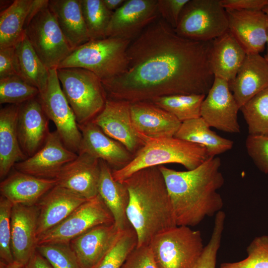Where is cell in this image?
Wrapping results in <instances>:
<instances>
[{"instance_id": "cell-1", "label": "cell", "mask_w": 268, "mask_h": 268, "mask_svg": "<svg viewBox=\"0 0 268 268\" xmlns=\"http://www.w3.org/2000/svg\"><path fill=\"white\" fill-rule=\"evenodd\" d=\"M211 47L212 41L178 35L159 17L131 41L126 70L102 80L107 98L133 103L175 94L206 95L215 78Z\"/></svg>"}, {"instance_id": "cell-2", "label": "cell", "mask_w": 268, "mask_h": 268, "mask_svg": "<svg viewBox=\"0 0 268 268\" xmlns=\"http://www.w3.org/2000/svg\"><path fill=\"white\" fill-rule=\"evenodd\" d=\"M220 159L209 158L196 168L179 171L159 166L163 176L177 226H195L222 210L217 190L224 184Z\"/></svg>"}, {"instance_id": "cell-3", "label": "cell", "mask_w": 268, "mask_h": 268, "mask_svg": "<svg viewBox=\"0 0 268 268\" xmlns=\"http://www.w3.org/2000/svg\"><path fill=\"white\" fill-rule=\"evenodd\" d=\"M130 195L127 215L137 237V247L177 225L165 182L158 166L139 170L125 180Z\"/></svg>"}, {"instance_id": "cell-4", "label": "cell", "mask_w": 268, "mask_h": 268, "mask_svg": "<svg viewBox=\"0 0 268 268\" xmlns=\"http://www.w3.org/2000/svg\"><path fill=\"white\" fill-rule=\"evenodd\" d=\"M143 140L144 144L127 165L112 170L115 181L123 182L139 170L168 163L180 164L191 170L210 158L204 146L175 136Z\"/></svg>"}, {"instance_id": "cell-5", "label": "cell", "mask_w": 268, "mask_h": 268, "mask_svg": "<svg viewBox=\"0 0 268 268\" xmlns=\"http://www.w3.org/2000/svg\"><path fill=\"white\" fill-rule=\"evenodd\" d=\"M131 42L115 37L90 40L73 51L58 68H83L102 80L115 77L127 68V50Z\"/></svg>"}, {"instance_id": "cell-6", "label": "cell", "mask_w": 268, "mask_h": 268, "mask_svg": "<svg viewBox=\"0 0 268 268\" xmlns=\"http://www.w3.org/2000/svg\"><path fill=\"white\" fill-rule=\"evenodd\" d=\"M57 70L78 125L92 121L102 110L107 100L102 80L83 68H59Z\"/></svg>"}, {"instance_id": "cell-7", "label": "cell", "mask_w": 268, "mask_h": 268, "mask_svg": "<svg viewBox=\"0 0 268 268\" xmlns=\"http://www.w3.org/2000/svg\"><path fill=\"white\" fill-rule=\"evenodd\" d=\"M149 245L159 268H194L204 248L200 231L186 226L157 235Z\"/></svg>"}, {"instance_id": "cell-8", "label": "cell", "mask_w": 268, "mask_h": 268, "mask_svg": "<svg viewBox=\"0 0 268 268\" xmlns=\"http://www.w3.org/2000/svg\"><path fill=\"white\" fill-rule=\"evenodd\" d=\"M174 30L190 40L212 41L228 30L226 9L220 0H189Z\"/></svg>"}, {"instance_id": "cell-9", "label": "cell", "mask_w": 268, "mask_h": 268, "mask_svg": "<svg viewBox=\"0 0 268 268\" xmlns=\"http://www.w3.org/2000/svg\"><path fill=\"white\" fill-rule=\"evenodd\" d=\"M33 49L49 69L58 68L72 52L48 5L41 9L24 29Z\"/></svg>"}, {"instance_id": "cell-10", "label": "cell", "mask_w": 268, "mask_h": 268, "mask_svg": "<svg viewBox=\"0 0 268 268\" xmlns=\"http://www.w3.org/2000/svg\"><path fill=\"white\" fill-rule=\"evenodd\" d=\"M57 68L49 69L48 84L39 94L43 108L65 146L78 154L82 134L74 112L62 90L57 75Z\"/></svg>"}, {"instance_id": "cell-11", "label": "cell", "mask_w": 268, "mask_h": 268, "mask_svg": "<svg viewBox=\"0 0 268 268\" xmlns=\"http://www.w3.org/2000/svg\"><path fill=\"white\" fill-rule=\"evenodd\" d=\"M113 223L114 220L111 213L98 195L87 200L63 221L40 236L38 245L69 243L94 227Z\"/></svg>"}, {"instance_id": "cell-12", "label": "cell", "mask_w": 268, "mask_h": 268, "mask_svg": "<svg viewBox=\"0 0 268 268\" xmlns=\"http://www.w3.org/2000/svg\"><path fill=\"white\" fill-rule=\"evenodd\" d=\"M239 110L240 108L230 89L229 82L215 77L201 104V117L210 127L229 133H239Z\"/></svg>"}, {"instance_id": "cell-13", "label": "cell", "mask_w": 268, "mask_h": 268, "mask_svg": "<svg viewBox=\"0 0 268 268\" xmlns=\"http://www.w3.org/2000/svg\"><path fill=\"white\" fill-rule=\"evenodd\" d=\"M157 0H126L112 15L106 37L133 41L159 18Z\"/></svg>"}, {"instance_id": "cell-14", "label": "cell", "mask_w": 268, "mask_h": 268, "mask_svg": "<svg viewBox=\"0 0 268 268\" xmlns=\"http://www.w3.org/2000/svg\"><path fill=\"white\" fill-rule=\"evenodd\" d=\"M130 106V102L107 98L102 110L92 121L134 155L145 142L134 127Z\"/></svg>"}, {"instance_id": "cell-15", "label": "cell", "mask_w": 268, "mask_h": 268, "mask_svg": "<svg viewBox=\"0 0 268 268\" xmlns=\"http://www.w3.org/2000/svg\"><path fill=\"white\" fill-rule=\"evenodd\" d=\"M77 154L65 146L55 131L50 132L41 149L31 157L16 163L13 168L36 177L56 179L62 168Z\"/></svg>"}, {"instance_id": "cell-16", "label": "cell", "mask_w": 268, "mask_h": 268, "mask_svg": "<svg viewBox=\"0 0 268 268\" xmlns=\"http://www.w3.org/2000/svg\"><path fill=\"white\" fill-rule=\"evenodd\" d=\"M228 30L247 55L260 54L268 39V16L263 10L226 9Z\"/></svg>"}, {"instance_id": "cell-17", "label": "cell", "mask_w": 268, "mask_h": 268, "mask_svg": "<svg viewBox=\"0 0 268 268\" xmlns=\"http://www.w3.org/2000/svg\"><path fill=\"white\" fill-rule=\"evenodd\" d=\"M39 210L37 205H13L11 248L14 262L25 266L37 250Z\"/></svg>"}, {"instance_id": "cell-18", "label": "cell", "mask_w": 268, "mask_h": 268, "mask_svg": "<svg viewBox=\"0 0 268 268\" xmlns=\"http://www.w3.org/2000/svg\"><path fill=\"white\" fill-rule=\"evenodd\" d=\"M49 121L39 95L19 105L17 134L21 149L27 157L34 155L45 144L50 133Z\"/></svg>"}, {"instance_id": "cell-19", "label": "cell", "mask_w": 268, "mask_h": 268, "mask_svg": "<svg viewBox=\"0 0 268 268\" xmlns=\"http://www.w3.org/2000/svg\"><path fill=\"white\" fill-rule=\"evenodd\" d=\"M100 160L83 152L66 164L56 178L57 185L87 200L98 195Z\"/></svg>"}, {"instance_id": "cell-20", "label": "cell", "mask_w": 268, "mask_h": 268, "mask_svg": "<svg viewBox=\"0 0 268 268\" xmlns=\"http://www.w3.org/2000/svg\"><path fill=\"white\" fill-rule=\"evenodd\" d=\"M78 125L82 134L79 152H86L105 161L113 170L124 167L133 159L134 155L92 121Z\"/></svg>"}, {"instance_id": "cell-21", "label": "cell", "mask_w": 268, "mask_h": 268, "mask_svg": "<svg viewBox=\"0 0 268 268\" xmlns=\"http://www.w3.org/2000/svg\"><path fill=\"white\" fill-rule=\"evenodd\" d=\"M122 231L114 223L94 227L69 245L82 268H96L111 250Z\"/></svg>"}, {"instance_id": "cell-22", "label": "cell", "mask_w": 268, "mask_h": 268, "mask_svg": "<svg viewBox=\"0 0 268 268\" xmlns=\"http://www.w3.org/2000/svg\"><path fill=\"white\" fill-rule=\"evenodd\" d=\"M130 110L134 127L143 139L174 136L182 123L150 101L131 103Z\"/></svg>"}, {"instance_id": "cell-23", "label": "cell", "mask_w": 268, "mask_h": 268, "mask_svg": "<svg viewBox=\"0 0 268 268\" xmlns=\"http://www.w3.org/2000/svg\"><path fill=\"white\" fill-rule=\"evenodd\" d=\"M87 200L56 185L36 204L38 208V238L59 224Z\"/></svg>"}, {"instance_id": "cell-24", "label": "cell", "mask_w": 268, "mask_h": 268, "mask_svg": "<svg viewBox=\"0 0 268 268\" xmlns=\"http://www.w3.org/2000/svg\"><path fill=\"white\" fill-rule=\"evenodd\" d=\"M229 87L240 109L268 87V63L260 54L247 55Z\"/></svg>"}, {"instance_id": "cell-25", "label": "cell", "mask_w": 268, "mask_h": 268, "mask_svg": "<svg viewBox=\"0 0 268 268\" xmlns=\"http://www.w3.org/2000/svg\"><path fill=\"white\" fill-rule=\"evenodd\" d=\"M57 185L55 179L36 177L15 170L0 184L1 195L13 205H36Z\"/></svg>"}, {"instance_id": "cell-26", "label": "cell", "mask_w": 268, "mask_h": 268, "mask_svg": "<svg viewBox=\"0 0 268 268\" xmlns=\"http://www.w3.org/2000/svg\"><path fill=\"white\" fill-rule=\"evenodd\" d=\"M48 7L73 51L90 40L79 0H49Z\"/></svg>"}, {"instance_id": "cell-27", "label": "cell", "mask_w": 268, "mask_h": 268, "mask_svg": "<svg viewBox=\"0 0 268 268\" xmlns=\"http://www.w3.org/2000/svg\"><path fill=\"white\" fill-rule=\"evenodd\" d=\"M19 105L7 104L0 110V177L4 178L14 165L27 157L19 142L17 122Z\"/></svg>"}, {"instance_id": "cell-28", "label": "cell", "mask_w": 268, "mask_h": 268, "mask_svg": "<svg viewBox=\"0 0 268 268\" xmlns=\"http://www.w3.org/2000/svg\"><path fill=\"white\" fill-rule=\"evenodd\" d=\"M247 54L228 30L212 41L210 66L215 77L229 82L236 77Z\"/></svg>"}, {"instance_id": "cell-29", "label": "cell", "mask_w": 268, "mask_h": 268, "mask_svg": "<svg viewBox=\"0 0 268 268\" xmlns=\"http://www.w3.org/2000/svg\"><path fill=\"white\" fill-rule=\"evenodd\" d=\"M100 163L98 195L111 213L116 227L120 231L125 230L131 227L127 215L129 191L124 183L114 180L112 170L106 162L100 160Z\"/></svg>"}, {"instance_id": "cell-30", "label": "cell", "mask_w": 268, "mask_h": 268, "mask_svg": "<svg viewBox=\"0 0 268 268\" xmlns=\"http://www.w3.org/2000/svg\"><path fill=\"white\" fill-rule=\"evenodd\" d=\"M15 67L17 75L36 87L40 93L45 90L49 69L42 62L25 34L15 46Z\"/></svg>"}, {"instance_id": "cell-31", "label": "cell", "mask_w": 268, "mask_h": 268, "mask_svg": "<svg viewBox=\"0 0 268 268\" xmlns=\"http://www.w3.org/2000/svg\"><path fill=\"white\" fill-rule=\"evenodd\" d=\"M210 128L201 117H199L182 122L174 136L204 146L209 157L231 149L234 141L219 136Z\"/></svg>"}, {"instance_id": "cell-32", "label": "cell", "mask_w": 268, "mask_h": 268, "mask_svg": "<svg viewBox=\"0 0 268 268\" xmlns=\"http://www.w3.org/2000/svg\"><path fill=\"white\" fill-rule=\"evenodd\" d=\"M34 0H15L0 14V48L14 47L22 38Z\"/></svg>"}, {"instance_id": "cell-33", "label": "cell", "mask_w": 268, "mask_h": 268, "mask_svg": "<svg viewBox=\"0 0 268 268\" xmlns=\"http://www.w3.org/2000/svg\"><path fill=\"white\" fill-rule=\"evenodd\" d=\"M205 96L195 94H175L160 97L150 102L183 122L201 117V106Z\"/></svg>"}, {"instance_id": "cell-34", "label": "cell", "mask_w": 268, "mask_h": 268, "mask_svg": "<svg viewBox=\"0 0 268 268\" xmlns=\"http://www.w3.org/2000/svg\"><path fill=\"white\" fill-rule=\"evenodd\" d=\"M248 125L249 135L268 136V87L240 109Z\"/></svg>"}, {"instance_id": "cell-35", "label": "cell", "mask_w": 268, "mask_h": 268, "mask_svg": "<svg viewBox=\"0 0 268 268\" xmlns=\"http://www.w3.org/2000/svg\"><path fill=\"white\" fill-rule=\"evenodd\" d=\"M90 40L106 38V32L113 12L105 6L102 0H79Z\"/></svg>"}, {"instance_id": "cell-36", "label": "cell", "mask_w": 268, "mask_h": 268, "mask_svg": "<svg viewBox=\"0 0 268 268\" xmlns=\"http://www.w3.org/2000/svg\"><path fill=\"white\" fill-rule=\"evenodd\" d=\"M39 90L17 75L0 79V104L20 105L37 97Z\"/></svg>"}, {"instance_id": "cell-37", "label": "cell", "mask_w": 268, "mask_h": 268, "mask_svg": "<svg viewBox=\"0 0 268 268\" xmlns=\"http://www.w3.org/2000/svg\"><path fill=\"white\" fill-rule=\"evenodd\" d=\"M137 245V235L132 226L122 231L111 250L96 268H121Z\"/></svg>"}, {"instance_id": "cell-38", "label": "cell", "mask_w": 268, "mask_h": 268, "mask_svg": "<svg viewBox=\"0 0 268 268\" xmlns=\"http://www.w3.org/2000/svg\"><path fill=\"white\" fill-rule=\"evenodd\" d=\"M247 257L234 262H225L219 268H268V235L255 237L246 249Z\"/></svg>"}, {"instance_id": "cell-39", "label": "cell", "mask_w": 268, "mask_h": 268, "mask_svg": "<svg viewBox=\"0 0 268 268\" xmlns=\"http://www.w3.org/2000/svg\"><path fill=\"white\" fill-rule=\"evenodd\" d=\"M36 250L53 268H82L69 243L41 244Z\"/></svg>"}, {"instance_id": "cell-40", "label": "cell", "mask_w": 268, "mask_h": 268, "mask_svg": "<svg viewBox=\"0 0 268 268\" xmlns=\"http://www.w3.org/2000/svg\"><path fill=\"white\" fill-rule=\"evenodd\" d=\"M225 218V213L222 210L215 215L210 238L194 268H216L217 255L220 246Z\"/></svg>"}, {"instance_id": "cell-41", "label": "cell", "mask_w": 268, "mask_h": 268, "mask_svg": "<svg viewBox=\"0 0 268 268\" xmlns=\"http://www.w3.org/2000/svg\"><path fill=\"white\" fill-rule=\"evenodd\" d=\"M13 204L1 196L0 199V262L9 265L14 262L11 248V213Z\"/></svg>"}, {"instance_id": "cell-42", "label": "cell", "mask_w": 268, "mask_h": 268, "mask_svg": "<svg viewBox=\"0 0 268 268\" xmlns=\"http://www.w3.org/2000/svg\"><path fill=\"white\" fill-rule=\"evenodd\" d=\"M245 146L256 166L262 172L268 174V136L249 135Z\"/></svg>"}, {"instance_id": "cell-43", "label": "cell", "mask_w": 268, "mask_h": 268, "mask_svg": "<svg viewBox=\"0 0 268 268\" xmlns=\"http://www.w3.org/2000/svg\"><path fill=\"white\" fill-rule=\"evenodd\" d=\"M121 268H159L150 245L136 247Z\"/></svg>"}, {"instance_id": "cell-44", "label": "cell", "mask_w": 268, "mask_h": 268, "mask_svg": "<svg viewBox=\"0 0 268 268\" xmlns=\"http://www.w3.org/2000/svg\"><path fill=\"white\" fill-rule=\"evenodd\" d=\"M189 0H157V9L161 18L175 29L181 12Z\"/></svg>"}, {"instance_id": "cell-45", "label": "cell", "mask_w": 268, "mask_h": 268, "mask_svg": "<svg viewBox=\"0 0 268 268\" xmlns=\"http://www.w3.org/2000/svg\"><path fill=\"white\" fill-rule=\"evenodd\" d=\"M14 75L15 46L0 48V79Z\"/></svg>"}, {"instance_id": "cell-46", "label": "cell", "mask_w": 268, "mask_h": 268, "mask_svg": "<svg viewBox=\"0 0 268 268\" xmlns=\"http://www.w3.org/2000/svg\"><path fill=\"white\" fill-rule=\"evenodd\" d=\"M225 9L237 10H263L268 0H220Z\"/></svg>"}, {"instance_id": "cell-47", "label": "cell", "mask_w": 268, "mask_h": 268, "mask_svg": "<svg viewBox=\"0 0 268 268\" xmlns=\"http://www.w3.org/2000/svg\"><path fill=\"white\" fill-rule=\"evenodd\" d=\"M24 268H53L48 261L37 250Z\"/></svg>"}, {"instance_id": "cell-48", "label": "cell", "mask_w": 268, "mask_h": 268, "mask_svg": "<svg viewBox=\"0 0 268 268\" xmlns=\"http://www.w3.org/2000/svg\"><path fill=\"white\" fill-rule=\"evenodd\" d=\"M126 0H102L105 6L110 11L114 12L119 9Z\"/></svg>"}, {"instance_id": "cell-49", "label": "cell", "mask_w": 268, "mask_h": 268, "mask_svg": "<svg viewBox=\"0 0 268 268\" xmlns=\"http://www.w3.org/2000/svg\"><path fill=\"white\" fill-rule=\"evenodd\" d=\"M8 268H24V266L19 263L14 262L13 263L9 265Z\"/></svg>"}, {"instance_id": "cell-50", "label": "cell", "mask_w": 268, "mask_h": 268, "mask_svg": "<svg viewBox=\"0 0 268 268\" xmlns=\"http://www.w3.org/2000/svg\"><path fill=\"white\" fill-rule=\"evenodd\" d=\"M266 45H267V52H266V54L264 56V58L265 60H266V61L267 62V63H268V39Z\"/></svg>"}, {"instance_id": "cell-51", "label": "cell", "mask_w": 268, "mask_h": 268, "mask_svg": "<svg viewBox=\"0 0 268 268\" xmlns=\"http://www.w3.org/2000/svg\"><path fill=\"white\" fill-rule=\"evenodd\" d=\"M263 11L268 16V3L264 7L263 9Z\"/></svg>"}]
</instances>
